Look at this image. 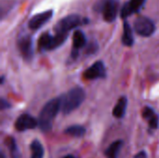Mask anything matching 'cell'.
<instances>
[{"label": "cell", "mask_w": 159, "mask_h": 158, "mask_svg": "<svg viewBox=\"0 0 159 158\" xmlns=\"http://www.w3.org/2000/svg\"><path fill=\"white\" fill-rule=\"evenodd\" d=\"M123 146L122 141H116L114 142L105 151V156L107 158H117L120 150Z\"/></svg>", "instance_id": "16"}, {"label": "cell", "mask_w": 159, "mask_h": 158, "mask_svg": "<svg viewBox=\"0 0 159 158\" xmlns=\"http://www.w3.org/2000/svg\"><path fill=\"white\" fill-rule=\"evenodd\" d=\"M1 158H6V156H5V155H4L3 152H1Z\"/></svg>", "instance_id": "23"}, {"label": "cell", "mask_w": 159, "mask_h": 158, "mask_svg": "<svg viewBox=\"0 0 159 158\" xmlns=\"http://www.w3.org/2000/svg\"><path fill=\"white\" fill-rule=\"evenodd\" d=\"M146 0H129L127 1L120 10V17L127 19L128 17L139 12L143 7Z\"/></svg>", "instance_id": "10"}, {"label": "cell", "mask_w": 159, "mask_h": 158, "mask_svg": "<svg viewBox=\"0 0 159 158\" xmlns=\"http://www.w3.org/2000/svg\"><path fill=\"white\" fill-rule=\"evenodd\" d=\"M94 9L102 13L105 21L113 22L117 17L118 3L116 0H101L96 3Z\"/></svg>", "instance_id": "5"}, {"label": "cell", "mask_w": 159, "mask_h": 158, "mask_svg": "<svg viewBox=\"0 0 159 158\" xmlns=\"http://www.w3.org/2000/svg\"><path fill=\"white\" fill-rule=\"evenodd\" d=\"M65 134L72 136V137H75V138H81L85 135L86 133V129L83 126H79V125H75V126H71L69 128H67L64 131Z\"/></svg>", "instance_id": "17"}, {"label": "cell", "mask_w": 159, "mask_h": 158, "mask_svg": "<svg viewBox=\"0 0 159 158\" xmlns=\"http://www.w3.org/2000/svg\"><path fill=\"white\" fill-rule=\"evenodd\" d=\"M60 109H61V98H55L44 105L38 117V125L41 130L48 131L51 129Z\"/></svg>", "instance_id": "1"}, {"label": "cell", "mask_w": 159, "mask_h": 158, "mask_svg": "<svg viewBox=\"0 0 159 158\" xmlns=\"http://www.w3.org/2000/svg\"><path fill=\"white\" fill-rule=\"evenodd\" d=\"M53 16V10H46L41 13H38L32 17L28 22V26L31 30H38L40 29L44 24H46Z\"/></svg>", "instance_id": "9"}, {"label": "cell", "mask_w": 159, "mask_h": 158, "mask_svg": "<svg viewBox=\"0 0 159 158\" xmlns=\"http://www.w3.org/2000/svg\"><path fill=\"white\" fill-rule=\"evenodd\" d=\"M87 44V38L85 34L80 31V30H76L74 33L73 35V51H72V56L74 58H75L78 55V51L80 48H82L83 47H85Z\"/></svg>", "instance_id": "12"}, {"label": "cell", "mask_w": 159, "mask_h": 158, "mask_svg": "<svg viewBox=\"0 0 159 158\" xmlns=\"http://www.w3.org/2000/svg\"><path fill=\"white\" fill-rule=\"evenodd\" d=\"M18 48L25 61H31L34 57L33 39L30 35H23L18 40Z\"/></svg>", "instance_id": "7"}, {"label": "cell", "mask_w": 159, "mask_h": 158, "mask_svg": "<svg viewBox=\"0 0 159 158\" xmlns=\"http://www.w3.org/2000/svg\"><path fill=\"white\" fill-rule=\"evenodd\" d=\"M143 117L147 120L149 126L153 129H157L159 126V116L151 108V107H145L143 110Z\"/></svg>", "instance_id": "13"}, {"label": "cell", "mask_w": 159, "mask_h": 158, "mask_svg": "<svg viewBox=\"0 0 159 158\" xmlns=\"http://www.w3.org/2000/svg\"><path fill=\"white\" fill-rule=\"evenodd\" d=\"M84 77L87 80H94L99 78H104L106 76L105 66L102 61H97L93 63L84 72Z\"/></svg>", "instance_id": "8"}, {"label": "cell", "mask_w": 159, "mask_h": 158, "mask_svg": "<svg viewBox=\"0 0 159 158\" xmlns=\"http://www.w3.org/2000/svg\"><path fill=\"white\" fill-rule=\"evenodd\" d=\"M146 154L144 153V152H140L138 155H136L135 156H134V158H146Z\"/></svg>", "instance_id": "21"}, {"label": "cell", "mask_w": 159, "mask_h": 158, "mask_svg": "<svg viewBox=\"0 0 159 158\" xmlns=\"http://www.w3.org/2000/svg\"><path fill=\"white\" fill-rule=\"evenodd\" d=\"M38 121L28 114L21 115L15 123V128L18 131H25L29 129H34L36 128Z\"/></svg>", "instance_id": "11"}, {"label": "cell", "mask_w": 159, "mask_h": 158, "mask_svg": "<svg viewBox=\"0 0 159 158\" xmlns=\"http://www.w3.org/2000/svg\"><path fill=\"white\" fill-rule=\"evenodd\" d=\"M68 35L55 34V35L50 34L49 33H44L38 39V48L41 51L52 50L59 47H61L65 40L67 39Z\"/></svg>", "instance_id": "4"}, {"label": "cell", "mask_w": 159, "mask_h": 158, "mask_svg": "<svg viewBox=\"0 0 159 158\" xmlns=\"http://www.w3.org/2000/svg\"><path fill=\"white\" fill-rule=\"evenodd\" d=\"M122 43L124 46L131 47L134 43V38L132 34V30L128 21H124L123 24V35H122Z\"/></svg>", "instance_id": "14"}, {"label": "cell", "mask_w": 159, "mask_h": 158, "mask_svg": "<svg viewBox=\"0 0 159 158\" xmlns=\"http://www.w3.org/2000/svg\"><path fill=\"white\" fill-rule=\"evenodd\" d=\"M8 107H10V104L7 102H6L4 99H1V108L6 109V108H8Z\"/></svg>", "instance_id": "20"}, {"label": "cell", "mask_w": 159, "mask_h": 158, "mask_svg": "<svg viewBox=\"0 0 159 158\" xmlns=\"http://www.w3.org/2000/svg\"><path fill=\"white\" fill-rule=\"evenodd\" d=\"M127 105H128V99L126 97H121L117 101V102L113 110L114 116L116 118H122L125 115V113L127 110Z\"/></svg>", "instance_id": "15"}, {"label": "cell", "mask_w": 159, "mask_h": 158, "mask_svg": "<svg viewBox=\"0 0 159 158\" xmlns=\"http://www.w3.org/2000/svg\"><path fill=\"white\" fill-rule=\"evenodd\" d=\"M135 32L143 37L151 36L156 31V25L154 21L145 16H139L134 21Z\"/></svg>", "instance_id": "6"}, {"label": "cell", "mask_w": 159, "mask_h": 158, "mask_svg": "<svg viewBox=\"0 0 159 158\" xmlns=\"http://www.w3.org/2000/svg\"><path fill=\"white\" fill-rule=\"evenodd\" d=\"M87 23H89V19L82 18L80 15L77 14H71L65 16L61 20H59L54 27V31L55 34L68 35V33L73 29Z\"/></svg>", "instance_id": "3"}, {"label": "cell", "mask_w": 159, "mask_h": 158, "mask_svg": "<svg viewBox=\"0 0 159 158\" xmlns=\"http://www.w3.org/2000/svg\"><path fill=\"white\" fill-rule=\"evenodd\" d=\"M86 98L85 90L80 87H75L61 97V111L63 114H70L77 109Z\"/></svg>", "instance_id": "2"}, {"label": "cell", "mask_w": 159, "mask_h": 158, "mask_svg": "<svg viewBox=\"0 0 159 158\" xmlns=\"http://www.w3.org/2000/svg\"><path fill=\"white\" fill-rule=\"evenodd\" d=\"M63 158H75L74 156H71V155H69V156H65Z\"/></svg>", "instance_id": "22"}, {"label": "cell", "mask_w": 159, "mask_h": 158, "mask_svg": "<svg viewBox=\"0 0 159 158\" xmlns=\"http://www.w3.org/2000/svg\"><path fill=\"white\" fill-rule=\"evenodd\" d=\"M31 158H43L44 156V148L40 142L38 141H34L31 145Z\"/></svg>", "instance_id": "18"}, {"label": "cell", "mask_w": 159, "mask_h": 158, "mask_svg": "<svg viewBox=\"0 0 159 158\" xmlns=\"http://www.w3.org/2000/svg\"><path fill=\"white\" fill-rule=\"evenodd\" d=\"M7 146H8V149L10 151L11 158H21L20 154L19 152V149H18V146H17V143L12 138H8L7 140Z\"/></svg>", "instance_id": "19"}]
</instances>
